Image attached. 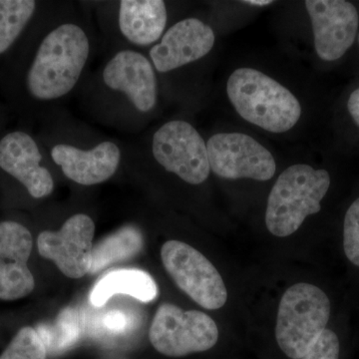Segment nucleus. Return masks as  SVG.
Here are the masks:
<instances>
[{
	"label": "nucleus",
	"mask_w": 359,
	"mask_h": 359,
	"mask_svg": "<svg viewBox=\"0 0 359 359\" xmlns=\"http://www.w3.org/2000/svg\"><path fill=\"white\" fill-rule=\"evenodd\" d=\"M33 238L30 231L15 221L0 222V299L18 301L35 287L28 268Z\"/></svg>",
	"instance_id": "2eb2a0df"
},
{
	"label": "nucleus",
	"mask_w": 359,
	"mask_h": 359,
	"mask_svg": "<svg viewBox=\"0 0 359 359\" xmlns=\"http://www.w3.org/2000/svg\"><path fill=\"white\" fill-rule=\"evenodd\" d=\"M292 148L264 205L266 228L278 238L290 237L306 219L320 214L332 186L330 171L311 160L306 145Z\"/></svg>",
	"instance_id": "0eeeda50"
},
{
	"label": "nucleus",
	"mask_w": 359,
	"mask_h": 359,
	"mask_svg": "<svg viewBox=\"0 0 359 359\" xmlns=\"http://www.w3.org/2000/svg\"><path fill=\"white\" fill-rule=\"evenodd\" d=\"M76 97L92 121L137 136L162 119L168 107L147 54L132 49L106 54Z\"/></svg>",
	"instance_id": "7ed1b4c3"
},
{
	"label": "nucleus",
	"mask_w": 359,
	"mask_h": 359,
	"mask_svg": "<svg viewBox=\"0 0 359 359\" xmlns=\"http://www.w3.org/2000/svg\"><path fill=\"white\" fill-rule=\"evenodd\" d=\"M95 223L87 212H76L65 219L56 231H42L37 237L40 256L56 264L70 278L90 273L93 262Z\"/></svg>",
	"instance_id": "ddd939ff"
},
{
	"label": "nucleus",
	"mask_w": 359,
	"mask_h": 359,
	"mask_svg": "<svg viewBox=\"0 0 359 359\" xmlns=\"http://www.w3.org/2000/svg\"><path fill=\"white\" fill-rule=\"evenodd\" d=\"M128 294L143 302L154 301L158 287L154 278L141 269L111 271L96 283L90 294L94 306H102L115 294Z\"/></svg>",
	"instance_id": "dca6fc26"
},
{
	"label": "nucleus",
	"mask_w": 359,
	"mask_h": 359,
	"mask_svg": "<svg viewBox=\"0 0 359 359\" xmlns=\"http://www.w3.org/2000/svg\"><path fill=\"white\" fill-rule=\"evenodd\" d=\"M204 134L214 178L226 183L273 184L285 155L268 139L235 122H219Z\"/></svg>",
	"instance_id": "1a4fd4ad"
},
{
	"label": "nucleus",
	"mask_w": 359,
	"mask_h": 359,
	"mask_svg": "<svg viewBox=\"0 0 359 359\" xmlns=\"http://www.w3.org/2000/svg\"><path fill=\"white\" fill-rule=\"evenodd\" d=\"M233 122L285 145H306L316 113L306 65L283 50L254 52L229 67L215 89Z\"/></svg>",
	"instance_id": "f257e3e1"
},
{
	"label": "nucleus",
	"mask_w": 359,
	"mask_h": 359,
	"mask_svg": "<svg viewBox=\"0 0 359 359\" xmlns=\"http://www.w3.org/2000/svg\"><path fill=\"white\" fill-rule=\"evenodd\" d=\"M0 170L18 181L32 199H45L55 189V171L39 140L27 132H9L0 139Z\"/></svg>",
	"instance_id": "4468645a"
},
{
	"label": "nucleus",
	"mask_w": 359,
	"mask_h": 359,
	"mask_svg": "<svg viewBox=\"0 0 359 359\" xmlns=\"http://www.w3.org/2000/svg\"><path fill=\"white\" fill-rule=\"evenodd\" d=\"M149 339L158 353L182 358L204 353L219 339L217 323L199 311H183L172 304H163L151 323Z\"/></svg>",
	"instance_id": "9b49d317"
},
{
	"label": "nucleus",
	"mask_w": 359,
	"mask_h": 359,
	"mask_svg": "<svg viewBox=\"0 0 359 359\" xmlns=\"http://www.w3.org/2000/svg\"><path fill=\"white\" fill-rule=\"evenodd\" d=\"M339 337L327 328L301 359H339Z\"/></svg>",
	"instance_id": "aec40b11"
},
{
	"label": "nucleus",
	"mask_w": 359,
	"mask_h": 359,
	"mask_svg": "<svg viewBox=\"0 0 359 359\" xmlns=\"http://www.w3.org/2000/svg\"><path fill=\"white\" fill-rule=\"evenodd\" d=\"M0 359H47V348L39 332L32 327L18 330Z\"/></svg>",
	"instance_id": "a211bd4d"
},
{
	"label": "nucleus",
	"mask_w": 359,
	"mask_h": 359,
	"mask_svg": "<svg viewBox=\"0 0 359 359\" xmlns=\"http://www.w3.org/2000/svg\"><path fill=\"white\" fill-rule=\"evenodd\" d=\"M356 40H358V46H359V30H358V37H356Z\"/></svg>",
	"instance_id": "4be33fe9"
},
{
	"label": "nucleus",
	"mask_w": 359,
	"mask_h": 359,
	"mask_svg": "<svg viewBox=\"0 0 359 359\" xmlns=\"http://www.w3.org/2000/svg\"><path fill=\"white\" fill-rule=\"evenodd\" d=\"M37 138L55 173L81 187L100 185L121 170L123 143L63 107L45 113Z\"/></svg>",
	"instance_id": "423d86ee"
},
{
	"label": "nucleus",
	"mask_w": 359,
	"mask_h": 359,
	"mask_svg": "<svg viewBox=\"0 0 359 359\" xmlns=\"http://www.w3.org/2000/svg\"><path fill=\"white\" fill-rule=\"evenodd\" d=\"M330 302L316 285L301 283L290 287L278 304L276 339L285 355L301 359L330 320Z\"/></svg>",
	"instance_id": "9d476101"
},
{
	"label": "nucleus",
	"mask_w": 359,
	"mask_h": 359,
	"mask_svg": "<svg viewBox=\"0 0 359 359\" xmlns=\"http://www.w3.org/2000/svg\"><path fill=\"white\" fill-rule=\"evenodd\" d=\"M280 50L306 65L344 58L358 37L359 13L346 0H304L283 4L275 20Z\"/></svg>",
	"instance_id": "39448f33"
},
{
	"label": "nucleus",
	"mask_w": 359,
	"mask_h": 359,
	"mask_svg": "<svg viewBox=\"0 0 359 359\" xmlns=\"http://www.w3.org/2000/svg\"><path fill=\"white\" fill-rule=\"evenodd\" d=\"M219 33L205 11L187 13L147 52L167 106L195 117L214 99Z\"/></svg>",
	"instance_id": "20e7f679"
},
{
	"label": "nucleus",
	"mask_w": 359,
	"mask_h": 359,
	"mask_svg": "<svg viewBox=\"0 0 359 359\" xmlns=\"http://www.w3.org/2000/svg\"><path fill=\"white\" fill-rule=\"evenodd\" d=\"M344 248L347 259L359 266V197L349 205L344 216Z\"/></svg>",
	"instance_id": "6ab92c4d"
},
{
	"label": "nucleus",
	"mask_w": 359,
	"mask_h": 359,
	"mask_svg": "<svg viewBox=\"0 0 359 359\" xmlns=\"http://www.w3.org/2000/svg\"><path fill=\"white\" fill-rule=\"evenodd\" d=\"M106 52H147L188 11L183 2L165 0L88 1Z\"/></svg>",
	"instance_id": "6e6552de"
},
{
	"label": "nucleus",
	"mask_w": 359,
	"mask_h": 359,
	"mask_svg": "<svg viewBox=\"0 0 359 359\" xmlns=\"http://www.w3.org/2000/svg\"><path fill=\"white\" fill-rule=\"evenodd\" d=\"M43 6L34 0H0V56L27 32Z\"/></svg>",
	"instance_id": "f3484780"
},
{
	"label": "nucleus",
	"mask_w": 359,
	"mask_h": 359,
	"mask_svg": "<svg viewBox=\"0 0 359 359\" xmlns=\"http://www.w3.org/2000/svg\"><path fill=\"white\" fill-rule=\"evenodd\" d=\"M344 108L354 126L359 129V86L348 94Z\"/></svg>",
	"instance_id": "412c9836"
},
{
	"label": "nucleus",
	"mask_w": 359,
	"mask_h": 359,
	"mask_svg": "<svg viewBox=\"0 0 359 359\" xmlns=\"http://www.w3.org/2000/svg\"><path fill=\"white\" fill-rule=\"evenodd\" d=\"M32 26L20 85L44 115L76 95L100 39L88 1L44 2Z\"/></svg>",
	"instance_id": "f03ea898"
},
{
	"label": "nucleus",
	"mask_w": 359,
	"mask_h": 359,
	"mask_svg": "<svg viewBox=\"0 0 359 359\" xmlns=\"http://www.w3.org/2000/svg\"><path fill=\"white\" fill-rule=\"evenodd\" d=\"M164 268L182 292L205 309L223 308L228 292L223 278L199 250L180 241H168L161 249Z\"/></svg>",
	"instance_id": "f8f14e48"
}]
</instances>
